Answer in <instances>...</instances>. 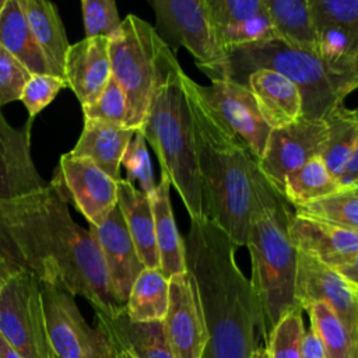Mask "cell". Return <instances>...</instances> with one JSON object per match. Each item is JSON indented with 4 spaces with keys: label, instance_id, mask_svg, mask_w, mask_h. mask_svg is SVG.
Listing matches in <instances>:
<instances>
[{
    "label": "cell",
    "instance_id": "obj_22",
    "mask_svg": "<svg viewBox=\"0 0 358 358\" xmlns=\"http://www.w3.org/2000/svg\"><path fill=\"white\" fill-rule=\"evenodd\" d=\"M136 129L101 120H84L83 131L70 151L77 157L91 159L116 182L122 179L120 166L123 155Z\"/></svg>",
    "mask_w": 358,
    "mask_h": 358
},
{
    "label": "cell",
    "instance_id": "obj_10",
    "mask_svg": "<svg viewBox=\"0 0 358 358\" xmlns=\"http://www.w3.org/2000/svg\"><path fill=\"white\" fill-rule=\"evenodd\" d=\"M42 298L48 336L56 358H115V347L85 322L73 294L43 282Z\"/></svg>",
    "mask_w": 358,
    "mask_h": 358
},
{
    "label": "cell",
    "instance_id": "obj_13",
    "mask_svg": "<svg viewBox=\"0 0 358 358\" xmlns=\"http://www.w3.org/2000/svg\"><path fill=\"white\" fill-rule=\"evenodd\" d=\"M327 138L326 120L301 119L270 133L263 157L257 161L266 180L282 196L285 178L322 154Z\"/></svg>",
    "mask_w": 358,
    "mask_h": 358
},
{
    "label": "cell",
    "instance_id": "obj_14",
    "mask_svg": "<svg viewBox=\"0 0 358 358\" xmlns=\"http://www.w3.org/2000/svg\"><path fill=\"white\" fill-rule=\"evenodd\" d=\"M295 301L302 310L312 302L327 303L358 343V289L337 270L298 250Z\"/></svg>",
    "mask_w": 358,
    "mask_h": 358
},
{
    "label": "cell",
    "instance_id": "obj_21",
    "mask_svg": "<svg viewBox=\"0 0 358 358\" xmlns=\"http://www.w3.org/2000/svg\"><path fill=\"white\" fill-rule=\"evenodd\" d=\"M96 329L116 347L130 351L136 358H173L165 340L162 322L134 323L126 308L105 315L95 312Z\"/></svg>",
    "mask_w": 358,
    "mask_h": 358
},
{
    "label": "cell",
    "instance_id": "obj_3",
    "mask_svg": "<svg viewBox=\"0 0 358 358\" xmlns=\"http://www.w3.org/2000/svg\"><path fill=\"white\" fill-rule=\"evenodd\" d=\"M185 84L193 119L204 217L221 228L238 248L246 246L257 161L222 124L187 74Z\"/></svg>",
    "mask_w": 358,
    "mask_h": 358
},
{
    "label": "cell",
    "instance_id": "obj_18",
    "mask_svg": "<svg viewBox=\"0 0 358 358\" xmlns=\"http://www.w3.org/2000/svg\"><path fill=\"white\" fill-rule=\"evenodd\" d=\"M289 235L298 252L331 268L358 255V232L331 222L294 213Z\"/></svg>",
    "mask_w": 358,
    "mask_h": 358
},
{
    "label": "cell",
    "instance_id": "obj_25",
    "mask_svg": "<svg viewBox=\"0 0 358 358\" xmlns=\"http://www.w3.org/2000/svg\"><path fill=\"white\" fill-rule=\"evenodd\" d=\"M0 46L22 63L31 74L57 76L39 48L18 0H6L0 14Z\"/></svg>",
    "mask_w": 358,
    "mask_h": 358
},
{
    "label": "cell",
    "instance_id": "obj_31",
    "mask_svg": "<svg viewBox=\"0 0 358 358\" xmlns=\"http://www.w3.org/2000/svg\"><path fill=\"white\" fill-rule=\"evenodd\" d=\"M303 310L323 344L324 358H358V343L327 303L312 302Z\"/></svg>",
    "mask_w": 358,
    "mask_h": 358
},
{
    "label": "cell",
    "instance_id": "obj_35",
    "mask_svg": "<svg viewBox=\"0 0 358 358\" xmlns=\"http://www.w3.org/2000/svg\"><path fill=\"white\" fill-rule=\"evenodd\" d=\"M316 29L337 27L358 41V0H308Z\"/></svg>",
    "mask_w": 358,
    "mask_h": 358
},
{
    "label": "cell",
    "instance_id": "obj_1",
    "mask_svg": "<svg viewBox=\"0 0 358 358\" xmlns=\"http://www.w3.org/2000/svg\"><path fill=\"white\" fill-rule=\"evenodd\" d=\"M0 257L42 284L85 298L95 312L112 315L124 308L112 294L95 238L73 220L55 180L27 196L0 201Z\"/></svg>",
    "mask_w": 358,
    "mask_h": 358
},
{
    "label": "cell",
    "instance_id": "obj_37",
    "mask_svg": "<svg viewBox=\"0 0 358 358\" xmlns=\"http://www.w3.org/2000/svg\"><path fill=\"white\" fill-rule=\"evenodd\" d=\"M122 165L126 169V180L138 183V189L145 194H151L157 186L152 173V164L147 150V141L141 130H136L127 150L123 155Z\"/></svg>",
    "mask_w": 358,
    "mask_h": 358
},
{
    "label": "cell",
    "instance_id": "obj_52",
    "mask_svg": "<svg viewBox=\"0 0 358 358\" xmlns=\"http://www.w3.org/2000/svg\"><path fill=\"white\" fill-rule=\"evenodd\" d=\"M354 113H355V116H357V119H358V108L354 109Z\"/></svg>",
    "mask_w": 358,
    "mask_h": 358
},
{
    "label": "cell",
    "instance_id": "obj_48",
    "mask_svg": "<svg viewBox=\"0 0 358 358\" xmlns=\"http://www.w3.org/2000/svg\"><path fill=\"white\" fill-rule=\"evenodd\" d=\"M113 347H115V358H136L130 351H127L124 348H120V347H116V345H113Z\"/></svg>",
    "mask_w": 358,
    "mask_h": 358
},
{
    "label": "cell",
    "instance_id": "obj_32",
    "mask_svg": "<svg viewBox=\"0 0 358 358\" xmlns=\"http://www.w3.org/2000/svg\"><path fill=\"white\" fill-rule=\"evenodd\" d=\"M294 213L358 232V194L351 189H343L320 200L296 207Z\"/></svg>",
    "mask_w": 358,
    "mask_h": 358
},
{
    "label": "cell",
    "instance_id": "obj_46",
    "mask_svg": "<svg viewBox=\"0 0 358 358\" xmlns=\"http://www.w3.org/2000/svg\"><path fill=\"white\" fill-rule=\"evenodd\" d=\"M17 270L18 268L15 266L8 263L6 259L0 257V292H1V288L6 284V281L8 280V277L13 275Z\"/></svg>",
    "mask_w": 358,
    "mask_h": 358
},
{
    "label": "cell",
    "instance_id": "obj_27",
    "mask_svg": "<svg viewBox=\"0 0 358 358\" xmlns=\"http://www.w3.org/2000/svg\"><path fill=\"white\" fill-rule=\"evenodd\" d=\"M278 41L289 48L317 53V29L308 0H263Z\"/></svg>",
    "mask_w": 358,
    "mask_h": 358
},
{
    "label": "cell",
    "instance_id": "obj_19",
    "mask_svg": "<svg viewBox=\"0 0 358 358\" xmlns=\"http://www.w3.org/2000/svg\"><path fill=\"white\" fill-rule=\"evenodd\" d=\"M110 77L108 38H84L70 45L64 63V81L81 108L99 96Z\"/></svg>",
    "mask_w": 358,
    "mask_h": 358
},
{
    "label": "cell",
    "instance_id": "obj_2",
    "mask_svg": "<svg viewBox=\"0 0 358 358\" xmlns=\"http://www.w3.org/2000/svg\"><path fill=\"white\" fill-rule=\"evenodd\" d=\"M183 248L208 333L203 358H250L262 340V317L252 284L238 266V246L200 217L190 218Z\"/></svg>",
    "mask_w": 358,
    "mask_h": 358
},
{
    "label": "cell",
    "instance_id": "obj_41",
    "mask_svg": "<svg viewBox=\"0 0 358 358\" xmlns=\"http://www.w3.org/2000/svg\"><path fill=\"white\" fill-rule=\"evenodd\" d=\"M215 29L266 13L263 0H206Z\"/></svg>",
    "mask_w": 358,
    "mask_h": 358
},
{
    "label": "cell",
    "instance_id": "obj_49",
    "mask_svg": "<svg viewBox=\"0 0 358 358\" xmlns=\"http://www.w3.org/2000/svg\"><path fill=\"white\" fill-rule=\"evenodd\" d=\"M250 358H268V354H267V348L264 345H259Z\"/></svg>",
    "mask_w": 358,
    "mask_h": 358
},
{
    "label": "cell",
    "instance_id": "obj_33",
    "mask_svg": "<svg viewBox=\"0 0 358 358\" xmlns=\"http://www.w3.org/2000/svg\"><path fill=\"white\" fill-rule=\"evenodd\" d=\"M217 35L227 53L238 48H246L278 39L267 11L246 21L218 28Z\"/></svg>",
    "mask_w": 358,
    "mask_h": 358
},
{
    "label": "cell",
    "instance_id": "obj_5",
    "mask_svg": "<svg viewBox=\"0 0 358 358\" xmlns=\"http://www.w3.org/2000/svg\"><path fill=\"white\" fill-rule=\"evenodd\" d=\"M185 77L180 69L159 87L138 130L154 150L161 175L168 176L189 217L200 218L204 217L203 193Z\"/></svg>",
    "mask_w": 358,
    "mask_h": 358
},
{
    "label": "cell",
    "instance_id": "obj_24",
    "mask_svg": "<svg viewBox=\"0 0 358 358\" xmlns=\"http://www.w3.org/2000/svg\"><path fill=\"white\" fill-rule=\"evenodd\" d=\"M171 186L168 176L161 175L159 182L150 194L159 270L166 278L186 271L183 239L178 231L171 204Z\"/></svg>",
    "mask_w": 358,
    "mask_h": 358
},
{
    "label": "cell",
    "instance_id": "obj_42",
    "mask_svg": "<svg viewBox=\"0 0 358 358\" xmlns=\"http://www.w3.org/2000/svg\"><path fill=\"white\" fill-rule=\"evenodd\" d=\"M29 77L31 73L27 67L0 46V108L20 101Z\"/></svg>",
    "mask_w": 358,
    "mask_h": 358
},
{
    "label": "cell",
    "instance_id": "obj_44",
    "mask_svg": "<svg viewBox=\"0 0 358 358\" xmlns=\"http://www.w3.org/2000/svg\"><path fill=\"white\" fill-rule=\"evenodd\" d=\"M301 358H324L323 344L312 327L305 329L303 331L301 341Z\"/></svg>",
    "mask_w": 358,
    "mask_h": 358
},
{
    "label": "cell",
    "instance_id": "obj_11",
    "mask_svg": "<svg viewBox=\"0 0 358 358\" xmlns=\"http://www.w3.org/2000/svg\"><path fill=\"white\" fill-rule=\"evenodd\" d=\"M197 92L208 103L222 124L235 134L259 161L267 147L271 127L262 117L249 88L229 78L196 83Z\"/></svg>",
    "mask_w": 358,
    "mask_h": 358
},
{
    "label": "cell",
    "instance_id": "obj_4",
    "mask_svg": "<svg viewBox=\"0 0 358 358\" xmlns=\"http://www.w3.org/2000/svg\"><path fill=\"white\" fill-rule=\"evenodd\" d=\"M292 214L287 200L256 166L246 248L252 268L249 281L260 309L264 344L280 319L299 308L295 301L296 249L289 235Z\"/></svg>",
    "mask_w": 358,
    "mask_h": 358
},
{
    "label": "cell",
    "instance_id": "obj_15",
    "mask_svg": "<svg viewBox=\"0 0 358 358\" xmlns=\"http://www.w3.org/2000/svg\"><path fill=\"white\" fill-rule=\"evenodd\" d=\"M162 327L173 358H203L208 333L194 282L187 271L169 278V305Z\"/></svg>",
    "mask_w": 358,
    "mask_h": 358
},
{
    "label": "cell",
    "instance_id": "obj_51",
    "mask_svg": "<svg viewBox=\"0 0 358 358\" xmlns=\"http://www.w3.org/2000/svg\"><path fill=\"white\" fill-rule=\"evenodd\" d=\"M351 190H352L355 194H358V186H357V187H351Z\"/></svg>",
    "mask_w": 358,
    "mask_h": 358
},
{
    "label": "cell",
    "instance_id": "obj_26",
    "mask_svg": "<svg viewBox=\"0 0 358 358\" xmlns=\"http://www.w3.org/2000/svg\"><path fill=\"white\" fill-rule=\"evenodd\" d=\"M18 1L39 48L56 74L64 78V63L70 43L57 7L46 0Z\"/></svg>",
    "mask_w": 358,
    "mask_h": 358
},
{
    "label": "cell",
    "instance_id": "obj_29",
    "mask_svg": "<svg viewBox=\"0 0 358 358\" xmlns=\"http://www.w3.org/2000/svg\"><path fill=\"white\" fill-rule=\"evenodd\" d=\"M324 120L327 124V138L320 158L330 173L340 179L358 147V119L354 109H348L343 103L334 108Z\"/></svg>",
    "mask_w": 358,
    "mask_h": 358
},
{
    "label": "cell",
    "instance_id": "obj_8",
    "mask_svg": "<svg viewBox=\"0 0 358 358\" xmlns=\"http://www.w3.org/2000/svg\"><path fill=\"white\" fill-rule=\"evenodd\" d=\"M158 36L176 53L185 48L210 80L228 78V53L218 41L206 0H151Z\"/></svg>",
    "mask_w": 358,
    "mask_h": 358
},
{
    "label": "cell",
    "instance_id": "obj_45",
    "mask_svg": "<svg viewBox=\"0 0 358 358\" xmlns=\"http://www.w3.org/2000/svg\"><path fill=\"white\" fill-rule=\"evenodd\" d=\"M343 189H351L358 182V147L350 158L343 175L338 179Z\"/></svg>",
    "mask_w": 358,
    "mask_h": 358
},
{
    "label": "cell",
    "instance_id": "obj_20",
    "mask_svg": "<svg viewBox=\"0 0 358 358\" xmlns=\"http://www.w3.org/2000/svg\"><path fill=\"white\" fill-rule=\"evenodd\" d=\"M245 85L271 130L302 119V95L298 87L282 74L271 69H259L248 76Z\"/></svg>",
    "mask_w": 358,
    "mask_h": 358
},
{
    "label": "cell",
    "instance_id": "obj_50",
    "mask_svg": "<svg viewBox=\"0 0 358 358\" xmlns=\"http://www.w3.org/2000/svg\"><path fill=\"white\" fill-rule=\"evenodd\" d=\"M4 4H6V0H0V14H1L3 8H4Z\"/></svg>",
    "mask_w": 358,
    "mask_h": 358
},
{
    "label": "cell",
    "instance_id": "obj_47",
    "mask_svg": "<svg viewBox=\"0 0 358 358\" xmlns=\"http://www.w3.org/2000/svg\"><path fill=\"white\" fill-rule=\"evenodd\" d=\"M0 358H21V355L0 334Z\"/></svg>",
    "mask_w": 358,
    "mask_h": 358
},
{
    "label": "cell",
    "instance_id": "obj_30",
    "mask_svg": "<svg viewBox=\"0 0 358 358\" xmlns=\"http://www.w3.org/2000/svg\"><path fill=\"white\" fill-rule=\"evenodd\" d=\"M340 190L343 187L338 179L330 173L320 155H317L285 178L282 197L296 208Z\"/></svg>",
    "mask_w": 358,
    "mask_h": 358
},
{
    "label": "cell",
    "instance_id": "obj_34",
    "mask_svg": "<svg viewBox=\"0 0 358 358\" xmlns=\"http://www.w3.org/2000/svg\"><path fill=\"white\" fill-rule=\"evenodd\" d=\"M305 331L302 309L284 315L271 330L266 348L268 358H301V341Z\"/></svg>",
    "mask_w": 358,
    "mask_h": 358
},
{
    "label": "cell",
    "instance_id": "obj_23",
    "mask_svg": "<svg viewBox=\"0 0 358 358\" xmlns=\"http://www.w3.org/2000/svg\"><path fill=\"white\" fill-rule=\"evenodd\" d=\"M117 207L144 267L159 268L150 196L122 178L117 180Z\"/></svg>",
    "mask_w": 358,
    "mask_h": 358
},
{
    "label": "cell",
    "instance_id": "obj_40",
    "mask_svg": "<svg viewBox=\"0 0 358 358\" xmlns=\"http://www.w3.org/2000/svg\"><path fill=\"white\" fill-rule=\"evenodd\" d=\"M64 87H67V84L62 77L52 74H31L22 90L20 101L27 108L29 117L34 119Z\"/></svg>",
    "mask_w": 358,
    "mask_h": 358
},
{
    "label": "cell",
    "instance_id": "obj_16",
    "mask_svg": "<svg viewBox=\"0 0 358 358\" xmlns=\"http://www.w3.org/2000/svg\"><path fill=\"white\" fill-rule=\"evenodd\" d=\"M90 232L102 253L112 294L120 306H126L131 285L145 267L137 255L119 207L116 206L99 227H90Z\"/></svg>",
    "mask_w": 358,
    "mask_h": 358
},
{
    "label": "cell",
    "instance_id": "obj_36",
    "mask_svg": "<svg viewBox=\"0 0 358 358\" xmlns=\"http://www.w3.org/2000/svg\"><path fill=\"white\" fill-rule=\"evenodd\" d=\"M84 120H101L127 126L129 103L119 83L110 77L99 96L90 105L83 106Z\"/></svg>",
    "mask_w": 358,
    "mask_h": 358
},
{
    "label": "cell",
    "instance_id": "obj_43",
    "mask_svg": "<svg viewBox=\"0 0 358 358\" xmlns=\"http://www.w3.org/2000/svg\"><path fill=\"white\" fill-rule=\"evenodd\" d=\"M331 78L338 95L343 99L358 90V46L343 64L331 71Z\"/></svg>",
    "mask_w": 358,
    "mask_h": 358
},
{
    "label": "cell",
    "instance_id": "obj_9",
    "mask_svg": "<svg viewBox=\"0 0 358 358\" xmlns=\"http://www.w3.org/2000/svg\"><path fill=\"white\" fill-rule=\"evenodd\" d=\"M0 334L21 358H56L46 327L42 284L18 268L0 292Z\"/></svg>",
    "mask_w": 358,
    "mask_h": 358
},
{
    "label": "cell",
    "instance_id": "obj_53",
    "mask_svg": "<svg viewBox=\"0 0 358 358\" xmlns=\"http://www.w3.org/2000/svg\"><path fill=\"white\" fill-rule=\"evenodd\" d=\"M357 186H358V182H357V183H355V185H354V186H352V187H357Z\"/></svg>",
    "mask_w": 358,
    "mask_h": 358
},
{
    "label": "cell",
    "instance_id": "obj_7",
    "mask_svg": "<svg viewBox=\"0 0 358 358\" xmlns=\"http://www.w3.org/2000/svg\"><path fill=\"white\" fill-rule=\"evenodd\" d=\"M271 69L291 80L302 95V119L323 120L344 103L329 67L316 56L287 46L281 41L238 48L228 52V78L245 85L248 76Z\"/></svg>",
    "mask_w": 358,
    "mask_h": 358
},
{
    "label": "cell",
    "instance_id": "obj_6",
    "mask_svg": "<svg viewBox=\"0 0 358 358\" xmlns=\"http://www.w3.org/2000/svg\"><path fill=\"white\" fill-rule=\"evenodd\" d=\"M112 76L126 94L127 126L138 130L159 87L182 67L176 53L145 20L129 14L109 39Z\"/></svg>",
    "mask_w": 358,
    "mask_h": 358
},
{
    "label": "cell",
    "instance_id": "obj_39",
    "mask_svg": "<svg viewBox=\"0 0 358 358\" xmlns=\"http://www.w3.org/2000/svg\"><path fill=\"white\" fill-rule=\"evenodd\" d=\"M357 46L358 41L341 28L324 27L317 29L316 56L329 67L330 74L354 53Z\"/></svg>",
    "mask_w": 358,
    "mask_h": 358
},
{
    "label": "cell",
    "instance_id": "obj_28",
    "mask_svg": "<svg viewBox=\"0 0 358 358\" xmlns=\"http://www.w3.org/2000/svg\"><path fill=\"white\" fill-rule=\"evenodd\" d=\"M169 305V278L159 268L145 267L131 285L126 313L134 323L162 322Z\"/></svg>",
    "mask_w": 358,
    "mask_h": 358
},
{
    "label": "cell",
    "instance_id": "obj_12",
    "mask_svg": "<svg viewBox=\"0 0 358 358\" xmlns=\"http://www.w3.org/2000/svg\"><path fill=\"white\" fill-rule=\"evenodd\" d=\"M67 203L80 211L90 227H99L117 206V182L91 159L70 151L60 157L53 179Z\"/></svg>",
    "mask_w": 358,
    "mask_h": 358
},
{
    "label": "cell",
    "instance_id": "obj_17",
    "mask_svg": "<svg viewBox=\"0 0 358 358\" xmlns=\"http://www.w3.org/2000/svg\"><path fill=\"white\" fill-rule=\"evenodd\" d=\"M32 117L22 127H13L0 112V201L18 199L43 189L31 157Z\"/></svg>",
    "mask_w": 358,
    "mask_h": 358
},
{
    "label": "cell",
    "instance_id": "obj_38",
    "mask_svg": "<svg viewBox=\"0 0 358 358\" xmlns=\"http://www.w3.org/2000/svg\"><path fill=\"white\" fill-rule=\"evenodd\" d=\"M81 10L85 38L110 39L122 25V20L113 0H83Z\"/></svg>",
    "mask_w": 358,
    "mask_h": 358
}]
</instances>
